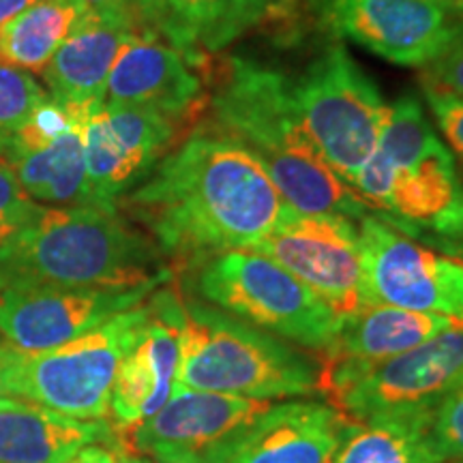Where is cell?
<instances>
[{
	"label": "cell",
	"mask_w": 463,
	"mask_h": 463,
	"mask_svg": "<svg viewBox=\"0 0 463 463\" xmlns=\"http://www.w3.org/2000/svg\"><path fill=\"white\" fill-rule=\"evenodd\" d=\"M118 211L184 269L253 249L292 215L249 150L204 125L172 148Z\"/></svg>",
	"instance_id": "obj_1"
},
{
	"label": "cell",
	"mask_w": 463,
	"mask_h": 463,
	"mask_svg": "<svg viewBox=\"0 0 463 463\" xmlns=\"http://www.w3.org/2000/svg\"><path fill=\"white\" fill-rule=\"evenodd\" d=\"M208 127L249 150L283 202L305 215L361 219L372 208L320 157L298 118L292 82L241 56L217 67Z\"/></svg>",
	"instance_id": "obj_2"
},
{
	"label": "cell",
	"mask_w": 463,
	"mask_h": 463,
	"mask_svg": "<svg viewBox=\"0 0 463 463\" xmlns=\"http://www.w3.org/2000/svg\"><path fill=\"white\" fill-rule=\"evenodd\" d=\"M172 279L165 256L118 208L42 206L0 249V292L24 288H142Z\"/></svg>",
	"instance_id": "obj_3"
},
{
	"label": "cell",
	"mask_w": 463,
	"mask_h": 463,
	"mask_svg": "<svg viewBox=\"0 0 463 463\" xmlns=\"http://www.w3.org/2000/svg\"><path fill=\"white\" fill-rule=\"evenodd\" d=\"M181 294L183 326L176 386L262 402L317 392L320 361L289 341L187 292Z\"/></svg>",
	"instance_id": "obj_4"
},
{
	"label": "cell",
	"mask_w": 463,
	"mask_h": 463,
	"mask_svg": "<svg viewBox=\"0 0 463 463\" xmlns=\"http://www.w3.org/2000/svg\"><path fill=\"white\" fill-rule=\"evenodd\" d=\"M184 292L289 344L322 352L341 317L289 270L253 249H232L184 269Z\"/></svg>",
	"instance_id": "obj_5"
},
{
	"label": "cell",
	"mask_w": 463,
	"mask_h": 463,
	"mask_svg": "<svg viewBox=\"0 0 463 463\" xmlns=\"http://www.w3.org/2000/svg\"><path fill=\"white\" fill-rule=\"evenodd\" d=\"M148 316L146 300L109 317L82 337L42 352L7 344L11 397L26 399L78 420H103L120 363Z\"/></svg>",
	"instance_id": "obj_6"
},
{
	"label": "cell",
	"mask_w": 463,
	"mask_h": 463,
	"mask_svg": "<svg viewBox=\"0 0 463 463\" xmlns=\"http://www.w3.org/2000/svg\"><path fill=\"white\" fill-rule=\"evenodd\" d=\"M298 118L328 167L354 184L378 148L386 106L378 86L344 45H328L292 82Z\"/></svg>",
	"instance_id": "obj_7"
},
{
	"label": "cell",
	"mask_w": 463,
	"mask_h": 463,
	"mask_svg": "<svg viewBox=\"0 0 463 463\" xmlns=\"http://www.w3.org/2000/svg\"><path fill=\"white\" fill-rule=\"evenodd\" d=\"M364 305H391L463 324V262L412 241L378 213L358 219Z\"/></svg>",
	"instance_id": "obj_8"
},
{
	"label": "cell",
	"mask_w": 463,
	"mask_h": 463,
	"mask_svg": "<svg viewBox=\"0 0 463 463\" xmlns=\"http://www.w3.org/2000/svg\"><path fill=\"white\" fill-rule=\"evenodd\" d=\"M273 402L176 386L164 408L127 433V447L157 463H232Z\"/></svg>",
	"instance_id": "obj_9"
},
{
	"label": "cell",
	"mask_w": 463,
	"mask_h": 463,
	"mask_svg": "<svg viewBox=\"0 0 463 463\" xmlns=\"http://www.w3.org/2000/svg\"><path fill=\"white\" fill-rule=\"evenodd\" d=\"M461 380L463 324H455L425 344L352 375L324 397L347 420L361 425L378 416L431 412Z\"/></svg>",
	"instance_id": "obj_10"
},
{
	"label": "cell",
	"mask_w": 463,
	"mask_h": 463,
	"mask_svg": "<svg viewBox=\"0 0 463 463\" xmlns=\"http://www.w3.org/2000/svg\"><path fill=\"white\" fill-rule=\"evenodd\" d=\"M84 109L50 95L0 148V164L37 204L95 206L84 161Z\"/></svg>",
	"instance_id": "obj_11"
},
{
	"label": "cell",
	"mask_w": 463,
	"mask_h": 463,
	"mask_svg": "<svg viewBox=\"0 0 463 463\" xmlns=\"http://www.w3.org/2000/svg\"><path fill=\"white\" fill-rule=\"evenodd\" d=\"M253 251L281 264L339 317L364 307L361 236L350 217L292 211Z\"/></svg>",
	"instance_id": "obj_12"
},
{
	"label": "cell",
	"mask_w": 463,
	"mask_h": 463,
	"mask_svg": "<svg viewBox=\"0 0 463 463\" xmlns=\"http://www.w3.org/2000/svg\"><path fill=\"white\" fill-rule=\"evenodd\" d=\"M178 123L155 109L108 103L86 108L82 140L92 204L118 208L174 148Z\"/></svg>",
	"instance_id": "obj_13"
},
{
	"label": "cell",
	"mask_w": 463,
	"mask_h": 463,
	"mask_svg": "<svg viewBox=\"0 0 463 463\" xmlns=\"http://www.w3.org/2000/svg\"><path fill=\"white\" fill-rule=\"evenodd\" d=\"M137 31L159 37L204 69L213 54L258 28L298 20L294 0H127Z\"/></svg>",
	"instance_id": "obj_14"
},
{
	"label": "cell",
	"mask_w": 463,
	"mask_h": 463,
	"mask_svg": "<svg viewBox=\"0 0 463 463\" xmlns=\"http://www.w3.org/2000/svg\"><path fill=\"white\" fill-rule=\"evenodd\" d=\"M157 288L7 289L0 292V335L24 352L50 350L133 309Z\"/></svg>",
	"instance_id": "obj_15"
},
{
	"label": "cell",
	"mask_w": 463,
	"mask_h": 463,
	"mask_svg": "<svg viewBox=\"0 0 463 463\" xmlns=\"http://www.w3.org/2000/svg\"><path fill=\"white\" fill-rule=\"evenodd\" d=\"M335 34L402 67H422L442 54L461 22L430 0H328Z\"/></svg>",
	"instance_id": "obj_16"
},
{
	"label": "cell",
	"mask_w": 463,
	"mask_h": 463,
	"mask_svg": "<svg viewBox=\"0 0 463 463\" xmlns=\"http://www.w3.org/2000/svg\"><path fill=\"white\" fill-rule=\"evenodd\" d=\"M148 316L136 344L116 373L108 416L120 431H129L157 414L178 384L181 363L183 294L161 286L146 298Z\"/></svg>",
	"instance_id": "obj_17"
},
{
	"label": "cell",
	"mask_w": 463,
	"mask_h": 463,
	"mask_svg": "<svg viewBox=\"0 0 463 463\" xmlns=\"http://www.w3.org/2000/svg\"><path fill=\"white\" fill-rule=\"evenodd\" d=\"M455 324L450 317L402 307L364 305L354 314L341 317L333 341L320 352L317 392L326 395L352 375L403 354Z\"/></svg>",
	"instance_id": "obj_18"
},
{
	"label": "cell",
	"mask_w": 463,
	"mask_h": 463,
	"mask_svg": "<svg viewBox=\"0 0 463 463\" xmlns=\"http://www.w3.org/2000/svg\"><path fill=\"white\" fill-rule=\"evenodd\" d=\"M202 78L170 43L148 33L127 39L108 78L103 103L189 118L202 99Z\"/></svg>",
	"instance_id": "obj_19"
},
{
	"label": "cell",
	"mask_w": 463,
	"mask_h": 463,
	"mask_svg": "<svg viewBox=\"0 0 463 463\" xmlns=\"http://www.w3.org/2000/svg\"><path fill=\"white\" fill-rule=\"evenodd\" d=\"M136 33L129 9L86 11L42 71L50 95L69 106H99L116 56Z\"/></svg>",
	"instance_id": "obj_20"
},
{
	"label": "cell",
	"mask_w": 463,
	"mask_h": 463,
	"mask_svg": "<svg viewBox=\"0 0 463 463\" xmlns=\"http://www.w3.org/2000/svg\"><path fill=\"white\" fill-rule=\"evenodd\" d=\"M354 427L328 403L270 405L232 463H333Z\"/></svg>",
	"instance_id": "obj_21"
},
{
	"label": "cell",
	"mask_w": 463,
	"mask_h": 463,
	"mask_svg": "<svg viewBox=\"0 0 463 463\" xmlns=\"http://www.w3.org/2000/svg\"><path fill=\"white\" fill-rule=\"evenodd\" d=\"M114 442L106 420H78L26 399L0 402V463H62L89 444Z\"/></svg>",
	"instance_id": "obj_22"
},
{
	"label": "cell",
	"mask_w": 463,
	"mask_h": 463,
	"mask_svg": "<svg viewBox=\"0 0 463 463\" xmlns=\"http://www.w3.org/2000/svg\"><path fill=\"white\" fill-rule=\"evenodd\" d=\"M84 14L80 0H39L0 26V62L43 71Z\"/></svg>",
	"instance_id": "obj_23"
},
{
	"label": "cell",
	"mask_w": 463,
	"mask_h": 463,
	"mask_svg": "<svg viewBox=\"0 0 463 463\" xmlns=\"http://www.w3.org/2000/svg\"><path fill=\"white\" fill-rule=\"evenodd\" d=\"M431 412L378 416L361 422L333 463H442L430 438Z\"/></svg>",
	"instance_id": "obj_24"
},
{
	"label": "cell",
	"mask_w": 463,
	"mask_h": 463,
	"mask_svg": "<svg viewBox=\"0 0 463 463\" xmlns=\"http://www.w3.org/2000/svg\"><path fill=\"white\" fill-rule=\"evenodd\" d=\"M48 99L50 92L31 73L0 62V148L11 133Z\"/></svg>",
	"instance_id": "obj_25"
},
{
	"label": "cell",
	"mask_w": 463,
	"mask_h": 463,
	"mask_svg": "<svg viewBox=\"0 0 463 463\" xmlns=\"http://www.w3.org/2000/svg\"><path fill=\"white\" fill-rule=\"evenodd\" d=\"M430 438L439 461H463V380L431 410Z\"/></svg>",
	"instance_id": "obj_26"
},
{
	"label": "cell",
	"mask_w": 463,
	"mask_h": 463,
	"mask_svg": "<svg viewBox=\"0 0 463 463\" xmlns=\"http://www.w3.org/2000/svg\"><path fill=\"white\" fill-rule=\"evenodd\" d=\"M42 204L33 202L20 187L9 167L0 164V249L24 232Z\"/></svg>",
	"instance_id": "obj_27"
},
{
	"label": "cell",
	"mask_w": 463,
	"mask_h": 463,
	"mask_svg": "<svg viewBox=\"0 0 463 463\" xmlns=\"http://www.w3.org/2000/svg\"><path fill=\"white\" fill-rule=\"evenodd\" d=\"M422 95L442 133L444 144L453 153L463 183V97L431 84H422Z\"/></svg>",
	"instance_id": "obj_28"
},
{
	"label": "cell",
	"mask_w": 463,
	"mask_h": 463,
	"mask_svg": "<svg viewBox=\"0 0 463 463\" xmlns=\"http://www.w3.org/2000/svg\"><path fill=\"white\" fill-rule=\"evenodd\" d=\"M420 82L463 97V17L442 54L425 67Z\"/></svg>",
	"instance_id": "obj_29"
},
{
	"label": "cell",
	"mask_w": 463,
	"mask_h": 463,
	"mask_svg": "<svg viewBox=\"0 0 463 463\" xmlns=\"http://www.w3.org/2000/svg\"><path fill=\"white\" fill-rule=\"evenodd\" d=\"M123 459L125 457H120L116 450L108 449L106 444H89V447L80 449L78 453L62 463H123Z\"/></svg>",
	"instance_id": "obj_30"
},
{
	"label": "cell",
	"mask_w": 463,
	"mask_h": 463,
	"mask_svg": "<svg viewBox=\"0 0 463 463\" xmlns=\"http://www.w3.org/2000/svg\"><path fill=\"white\" fill-rule=\"evenodd\" d=\"M37 3L39 0H0V26L7 24L9 20H14L15 15H20L22 11Z\"/></svg>",
	"instance_id": "obj_31"
},
{
	"label": "cell",
	"mask_w": 463,
	"mask_h": 463,
	"mask_svg": "<svg viewBox=\"0 0 463 463\" xmlns=\"http://www.w3.org/2000/svg\"><path fill=\"white\" fill-rule=\"evenodd\" d=\"M86 11H114L127 9V0H80Z\"/></svg>",
	"instance_id": "obj_32"
},
{
	"label": "cell",
	"mask_w": 463,
	"mask_h": 463,
	"mask_svg": "<svg viewBox=\"0 0 463 463\" xmlns=\"http://www.w3.org/2000/svg\"><path fill=\"white\" fill-rule=\"evenodd\" d=\"M9 386H7V344H0V402L9 399Z\"/></svg>",
	"instance_id": "obj_33"
},
{
	"label": "cell",
	"mask_w": 463,
	"mask_h": 463,
	"mask_svg": "<svg viewBox=\"0 0 463 463\" xmlns=\"http://www.w3.org/2000/svg\"><path fill=\"white\" fill-rule=\"evenodd\" d=\"M298 11H311V14H324L328 7V0H294Z\"/></svg>",
	"instance_id": "obj_34"
},
{
	"label": "cell",
	"mask_w": 463,
	"mask_h": 463,
	"mask_svg": "<svg viewBox=\"0 0 463 463\" xmlns=\"http://www.w3.org/2000/svg\"><path fill=\"white\" fill-rule=\"evenodd\" d=\"M430 3H436L439 7L455 11V14H463V0H430Z\"/></svg>",
	"instance_id": "obj_35"
},
{
	"label": "cell",
	"mask_w": 463,
	"mask_h": 463,
	"mask_svg": "<svg viewBox=\"0 0 463 463\" xmlns=\"http://www.w3.org/2000/svg\"><path fill=\"white\" fill-rule=\"evenodd\" d=\"M123 463H157V461L144 459V457H125Z\"/></svg>",
	"instance_id": "obj_36"
},
{
	"label": "cell",
	"mask_w": 463,
	"mask_h": 463,
	"mask_svg": "<svg viewBox=\"0 0 463 463\" xmlns=\"http://www.w3.org/2000/svg\"><path fill=\"white\" fill-rule=\"evenodd\" d=\"M453 463H463V461H453Z\"/></svg>",
	"instance_id": "obj_37"
}]
</instances>
